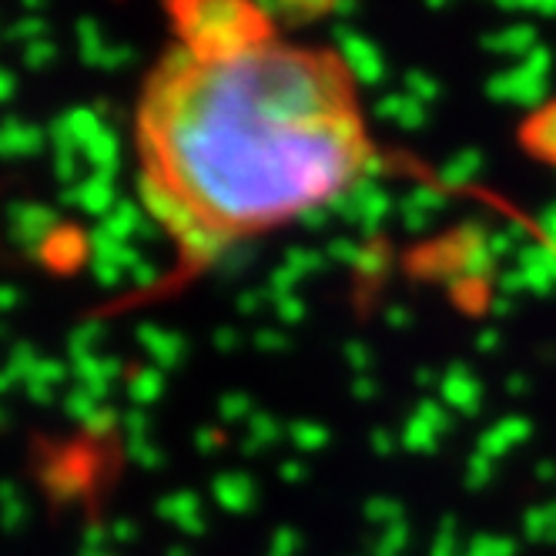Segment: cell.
Returning a JSON list of instances; mask_svg holds the SVG:
<instances>
[{
	"mask_svg": "<svg viewBox=\"0 0 556 556\" xmlns=\"http://www.w3.org/2000/svg\"><path fill=\"white\" fill-rule=\"evenodd\" d=\"M135 188L172 252L157 292L332 208L379 162L359 74L258 0H165L131 111Z\"/></svg>",
	"mask_w": 556,
	"mask_h": 556,
	"instance_id": "1",
	"label": "cell"
}]
</instances>
